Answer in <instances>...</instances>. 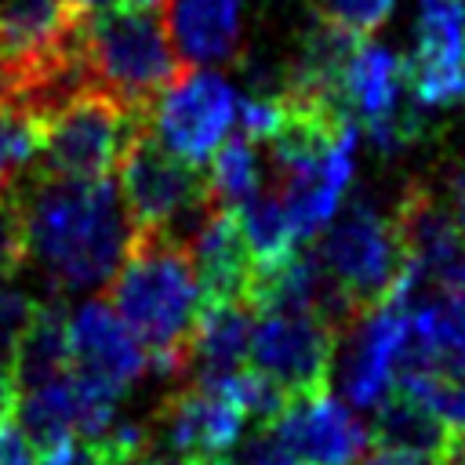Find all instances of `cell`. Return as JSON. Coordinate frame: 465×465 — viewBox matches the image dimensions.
Here are the masks:
<instances>
[{"instance_id":"d590c367","label":"cell","mask_w":465,"mask_h":465,"mask_svg":"<svg viewBox=\"0 0 465 465\" xmlns=\"http://www.w3.org/2000/svg\"><path fill=\"white\" fill-rule=\"evenodd\" d=\"M116 465H189V461H182V458H174V454H163V450H145V454H134V458H127V461H116Z\"/></svg>"},{"instance_id":"5bb4252c","label":"cell","mask_w":465,"mask_h":465,"mask_svg":"<svg viewBox=\"0 0 465 465\" xmlns=\"http://www.w3.org/2000/svg\"><path fill=\"white\" fill-rule=\"evenodd\" d=\"M272 429L298 465H356L371 440L360 418L345 403L331 400L327 389L291 396Z\"/></svg>"},{"instance_id":"8d00e7d4","label":"cell","mask_w":465,"mask_h":465,"mask_svg":"<svg viewBox=\"0 0 465 465\" xmlns=\"http://www.w3.org/2000/svg\"><path fill=\"white\" fill-rule=\"evenodd\" d=\"M69 454H73V443H65V447H58V450H51V454H40L33 465H65V461H69Z\"/></svg>"},{"instance_id":"9a60e30c","label":"cell","mask_w":465,"mask_h":465,"mask_svg":"<svg viewBox=\"0 0 465 465\" xmlns=\"http://www.w3.org/2000/svg\"><path fill=\"white\" fill-rule=\"evenodd\" d=\"M356 167V131L320 156L272 167V193L280 196L298 240L316 236L338 211Z\"/></svg>"},{"instance_id":"277c9868","label":"cell","mask_w":465,"mask_h":465,"mask_svg":"<svg viewBox=\"0 0 465 465\" xmlns=\"http://www.w3.org/2000/svg\"><path fill=\"white\" fill-rule=\"evenodd\" d=\"M320 232L323 236L316 258L331 283L352 305L356 320L381 302L411 305L414 272L407 265L392 218L378 214L367 200H352L345 214L327 222Z\"/></svg>"},{"instance_id":"8992f818","label":"cell","mask_w":465,"mask_h":465,"mask_svg":"<svg viewBox=\"0 0 465 465\" xmlns=\"http://www.w3.org/2000/svg\"><path fill=\"white\" fill-rule=\"evenodd\" d=\"M116 167L131 225H160L182 240L193 222L214 203L207 193V174L196 163L163 149L149 134V127L134 134Z\"/></svg>"},{"instance_id":"ab89813d","label":"cell","mask_w":465,"mask_h":465,"mask_svg":"<svg viewBox=\"0 0 465 465\" xmlns=\"http://www.w3.org/2000/svg\"><path fill=\"white\" fill-rule=\"evenodd\" d=\"M80 4L84 11H109V7H120V0H73Z\"/></svg>"},{"instance_id":"f1b7e54d","label":"cell","mask_w":465,"mask_h":465,"mask_svg":"<svg viewBox=\"0 0 465 465\" xmlns=\"http://www.w3.org/2000/svg\"><path fill=\"white\" fill-rule=\"evenodd\" d=\"M33 298L18 287H0V371L15 367L18 341L25 334V323L33 316Z\"/></svg>"},{"instance_id":"60d3db41","label":"cell","mask_w":465,"mask_h":465,"mask_svg":"<svg viewBox=\"0 0 465 465\" xmlns=\"http://www.w3.org/2000/svg\"><path fill=\"white\" fill-rule=\"evenodd\" d=\"M189 465H229V458L222 454V458H193Z\"/></svg>"},{"instance_id":"74e56055","label":"cell","mask_w":465,"mask_h":465,"mask_svg":"<svg viewBox=\"0 0 465 465\" xmlns=\"http://www.w3.org/2000/svg\"><path fill=\"white\" fill-rule=\"evenodd\" d=\"M65 465H102V461H98V458L80 443V447H73V454H69V461H65Z\"/></svg>"},{"instance_id":"7402d4cb","label":"cell","mask_w":465,"mask_h":465,"mask_svg":"<svg viewBox=\"0 0 465 465\" xmlns=\"http://www.w3.org/2000/svg\"><path fill=\"white\" fill-rule=\"evenodd\" d=\"M18 418H22V436L33 447V454H51L65 443H73L76 432V407H73V389L69 378H51L44 385H33L18 400Z\"/></svg>"},{"instance_id":"ba28073f","label":"cell","mask_w":465,"mask_h":465,"mask_svg":"<svg viewBox=\"0 0 465 465\" xmlns=\"http://www.w3.org/2000/svg\"><path fill=\"white\" fill-rule=\"evenodd\" d=\"M338 331L312 312H265L251 327L247 356L287 396L323 392L334 363Z\"/></svg>"},{"instance_id":"3957f363","label":"cell","mask_w":465,"mask_h":465,"mask_svg":"<svg viewBox=\"0 0 465 465\" xmlns=\"http://www.w3.org/2000/svg\"><path fill=\"white\" fill-rule=\"evenodd\" d=\"M84 54L91 87L145 116L160 91L185 69L156 11H91Z\"/></svg>"},{"instance_id":"6da1fadb","label":"cell","mask_w":465,"mask_h":465,"mask_svg":"<svg viewBox=\"0 0 465 465\" xmlns=\"http://www.w3.org/2000/svg\"><path fill=\"white\" fill-rule=\"evenodd\" d=\"M18 200L25 262H36L51 287L91 291L109 283L131 240V218L109 174L65 178L25 167Z\"/></svg>"},{"instance_id":"d4e9b609","label":"cell","mask_w":465,"mask_h":465,"mask_svg":"<svg viewBox=\"0 0 465 465\" xmlns=\"http://www.w3.org/2000/svg\"><path fill=\"white\" fill-rule=\"evenodd\" d=\"M218 389L240 407L243 418H251L258 425H272L280 418V411L287 407V400H291L269 374H262L254 367L251 371H232L225 381H218Z\"/></svg>"},{"instance_id":"9c48e42d","label":"cell","mask_w":465,"mask_h":465,"mask_svg":"<svg viewBox=\"0 0 465 465\" xmlns=\"http://www.w3.org/2000/svg\"><path fill=\"white\" fill-rule=\"evenodd\" d=\"M392 225L414 272V298L429 283L432 291L465 294V236L458 232L443 196H436L421 182H411L396 200Z\"/></svg>"},{"instance_id":"d6a6232c","label":"cell","mask_w":465,"mask_h":465,"mask_svg":"<svg viewBox=\"0 0 465 465\" xmlns=\"http://www.w3.org/2000/svg\"><path fill=\"white\" fill-rule=\"evenodd\" d=\"M447 211H450V218H454V225H458V232L465 236V163H458L454 171H450V178H447Z\"/></svg>"},{"instance_id":"83f0119b","label":"cell","mask_w":465,"mask_h":465,"mask_svg":"<svg viewBox=\"0 0 465 465\" xmlns=\"http://www.w3.org/2000/svg\"><path fill=\"white\" fill-rule=\"evenodd\" d=\"M392 4L396 0H316V18L363 36L389 18Z\"/></svg>"},{"instance_id":"44dd1931","label":"cell","mask_w":465,"mask_h":465,"mask_svg":"<svg viewBox=\"0 0 465 465\" xmlns=\"http://www.w3.org/2000/svg\"><path fill=\"white\" fill-rule=\"evenodd\" d=\"M11 371L22 389L44 385L69 371V316L62 298H44L33 305Z\"/></svg>"},{"instance_id":"603a6c76","label":"cell","mask_w":465,"mask_h":465,"mask_svg":"<svg viewBox=\"0 0 465 465\" xmlns=\"http://www.w3.org/2000/svg\"><path fill=\"white\" fill-rule=\"evenodd\" d=\"M236 225H240V236L251 251V262L254 265H265V262H276L283 258L291 247H294V229H291V218L280 203V196L272 189H254L247 193L240 203H236Z\"/></svg>"},{"instance_id":"1f68e13d","label":"cell","mask_w":465,"mask_h":465,"mask_svg":"<svg viewBox=\"0 0 465 465\" xmlns=\"http://www.w3.org/2000/svg\"><path fill=\"white\" fill-rule=\"evenodd\" d=\"M36 454L25 443V436L11 425H0V465H33Z\"/></svg>"},{"instance_id":"4fadbf2b","label":"cell","mask_w":465,"mask_h":465,"mask_svg":"<svg viewBox=\"0 0 465 465\" xmlns=\"http://www.w3.org/2000/svg\"><path fill=\"white\" fill-rule=\"evenodd\" d=\"M465 374V294L432 291L407 305V345L392 381H443Z\"/></svg>"},{"instance_id":"5b68a950","label":"cell","mask_w":465,"mask_h":465,"mask_svg":"<svg viewBox=\"0 0 465 465\" xmlns=\"http://www.w3.org/2000/svg\"><path fill=\"white\" fill-rule=\"evenodd\" d=\"M142 127H149L145 113H134L102 91H80L40 124V171L102 178L116 171Z\"/></svg>"},{"instance_id":"836d02e7","label":"cell","mask_w":465,"mask_h":465,"mask_svg":"<svg viewBox=\"0 0 465 465\" xmlns=\"http://www.w3.org/2000/svg\"><path fill=\"white\" fill-rule=\"evenodd\" d=\"M18 400H22V385L15 371H0V425H11V418L18 414Z\"/></svg>"},{"instance_id":"2e32d148","label":"cell","mask_w":465,"mask_h":465,"mask_svg":"<svg viewBox=\"0 0 465 465\" xmlns=\"http://www.w3.org/2000/svg\"><path fill=\"white\" fill-rule=\"evenodd\" d=\"M69 367L127 389L145 374L149 356L116 309L102 298H91L69 316Z\"/></svg>"},{"instance_id":"4dcf8cb0","label":"cell","mask_w":465,"mask_h":465,"mask_svg":"<svg viewBox=\"0 0 465 465\" xmlns=\"http://www.w3.org/2000/svg\"><path fill=\"white\" fill-rule=\"evenodd\" d=\"M229 458V454H225ZM229 465H298L294 454L287 450V443L280 440V432L272 425H262L254 436H247L243 443L236 440V450L229 458Z\"/></svg>"},{"instance_id":"7c38bea8","label":"cell","mask_w":465,"mask_h":465,"mask_svg":"<svg viewBox=\"0 0 465 465\" xmlns=\"http://www.w3.org/2000/svg\"><path fill=\"white\" fill-rule=\"evenodd\" d=\"M345 349L338 356V381L352 407L374 411L392 389L403 345H407V305L381 302L367 309L345 331Z\"/></svg>"},{"instance_id":"484cf974","label":"cell","mask_w":465,"mask_h":465,"mask_svg":"<svg viewBox=\"0 0 465 465\" xmlns=\"http://www.w3.org/2000/svg\"><path fill=\"white\" fill-rule=\"evenodd\" d=\"M40 153V124L0 105V189L18 182Z\"/></svg>"},{"instance_id":"d6986e66","label":"cell","mask_w":465,"mask_h":465,"mask_svg":"<svg viewBox=\"0 0 465 465\" xmlns=\"http://www.w3.org/2000/svg\"><path fill=\"white\" fill-rule=\"evenodd\" d=\"M251 327V309L243 302H203L189 345V378L196 385H218L240 371L247 360Z\"/></svg>"},{"instance_id":"e575fe53","label":"cell","mask_w":465,"mask_h":465,"mask_svg":"<svg viewBox=\"0 0 465 465\" xmlns=\"http://www.w3.org/2000/svg\"><path fill=\"white\" fill-rule=\"evenodd\" d=\"M356 465H443V461H429V458H414V454H403V450H389V447H378L374 454L360 458Z\"/></svg>"},{"instance_id":"f546056e","label":"cell","mask_w":465,"mask_h":465,"mask_svg":"<svg viewBox=\"0 0 465 465\" xmlns=\"http://www.w3.org/2000/svg\"><path fill=\"white\" fill-rule=\"evenodd\" d=\"M392 385L425 396L440 411L447 429L454 436H465V374L461 378H443V381H392Z\"/></svg>"},{"instance_id":"f35d334b","label":"cell","mask_w":465,"mask_h":465,"mask_svg":"<svg viewBox=\"0 0 465 465\" xmlns=\"http://www.w3.org/2000/svg\"><path fill=\"white\" fill-rule=\"evenodd\" d=\"M120 7H131V11H160L163 0H120Z\"/></svg>"},{"instance_id":"e0dca14e","label":"cell","mask_w":465,"mask_h":465,"mask_svg":"<svg viewBox=\"0 0 465 465\" xmlns=\"http://www.w3.org/2000/svg\"><path fill=\"white\" fill-rule=\"evenodd\" d=\"M182 243H185L193 272H196L200 305L203 302H243L254 262L240 236L232 207L211 203L193 222V229L182 236Z\"/></svg>"},{"instance_id":"7a4b0ae2","label":"cell","mask_w":465,"mask_h":465,"mask_svg":"<svg viewBox=\"0 0 465 465\" xmlns=\"http://www.w3.org/2000/svg\"><path fill=\"white\" fill-rule=\"evenodd\" d=\"M105 302L145 345L160 378H189L200 287L185 243L160 225H131L127 251L109 276Z\"/></svg>"},{"instance_id":"ffe728a7","label":"cell","mask_w":465,"mask_h":465,"mask_svg":"<svg viewBox=\"0 0 465 465\" xmlns=\"http://www.w3.org/2000/svg\"><path fill=\"white\" fill-rule=\"evenodd\" d=\"M374 411H378V418H374L371 436L378 447L403 450V454L429 458V461H447L454 432L447 429V421L425 396L392 385Z\"/></svg>"},{"instance_id":"4316f807","label":"cell","mask_w":465,"mask_h":465,"mask_svg":"<svg viewBox=\"0 0 465 465\" xmlns=\"http://www.w3.org/2000/svg\"><path fill=\"white\" fill-rule=\"evenodd\" d=\"M25 265V222H22V200L18 182L0 189V276L11 280Z\"/></svg>"},{"instance_id":"30bf717a","label":"cell","mask_w":465,"mask_h":465,"mask_svg":"<svg viewBox=\"0 0 465 465\" xmlns=\"http://www.w3.org/2000/svg\"><path fill=\"white\" fill-rule=\"evenodd\" d=\"M403 84L425 109L465 98V0H421Z\"/></svg>"},{"instance_id":"8fae6325","label":"cell","mask_w":465,"mask_h":465,"mask_svg":"<svg viewBox=\"0 0 465 465\" xmlns=\"http://www.w3.org/2000/svg\"><path fill=\"white\" fill-rule=\"evenodd\" d=\"M240 432H243L240 407L218 385H196V381L163 396L149 418L153 447L182 461L222 458L236 447Z\"/></svg>"},{"instance_id":"52a82bcc","label":"cell","mask_w":465,"mask_h":465,"mask_svg":"<svg viewBox=\"0 0 465 465\" xmlns=\"http://www.w3.org/2000/svg\"><path fill=\"white\" fill-rule=\"evenodd\" d=\"M236 120V91L211 69L185 65L149 105V134L174 156L203 167Z\"/></svg>"},{"instance_id":"cb8c5ba5","label":"cell","mask_w":465,"mask_h":465,"mask_svg":"<svg viewBox=\"0 0 465 465\" xmlns=\"http://www.w3.org/2000/svg\"><path fill=\"white\" fill-rule=\"evenodd\" d=\"M262 167H258V153L254 142L243 138L240 131L232 138H225L214 153H211V171H207V193L214 203L232 207L240 203L247 193L258 189Z\"/></svg>"},{"instance_id":"ac0fdd59","label":"cell","mask_w":465,"mask_h":465,"mask_svg":"<svg viewBox=\"0 0 465 465\" xmlns=\"http://www.w3.org/2000/svg\"><path fill=\"white\" fill-rule=\"evenodd\" d=\"M163 29L185 65L232 62L240 51V0H163Z\"/></svg>"}]
</instances>
